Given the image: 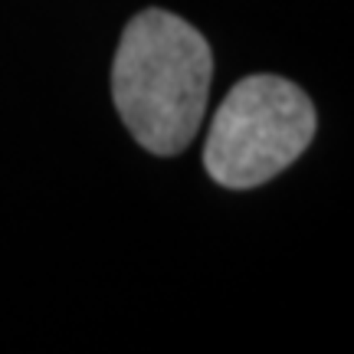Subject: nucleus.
<instances>
[{
  "label": "nucleus",
  "mask_w": 354,
  "mask_h": 354,
  "mask_svg": "<svg viewBox=\"0 0 354 354\" xmlns=\"http://www.w3.org/2000/svg\"><path fill=\"white\" fill-rule=\"evenodd\" d=\"M214 82L210 43L167 10H141L122 30L112 63V99L145 151L171 158L201 131Z\"/></svg>",
  "instance_id": "f257e3e1"
},
{
  "label": "nucleus",
  "mask_w": 354,
  "mask_h": 354,
  "mask_svg": "<svg viewBox=\"0 0 354 354\" xmlns=\"http://www.w3.org/2000/svg\"><path fill=\"white\" fill-rule=\"evenodd\" d=\"M318 115L305 88L282 76L240 79L214 112L203 167L227 190H253L282 174L312 145Z\"/></svg>",
  "instance_id": "f03ea898"
}]
</instances>
